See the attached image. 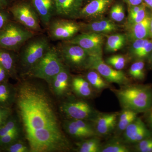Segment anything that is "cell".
<instances>
[{
	"label": "cell",
	"instance_id": "f1b7e54d",
	"mask_svg": "<svg viewBox=\"0 0 152 152\" xmlns=\"http://www.w3.org/2000/svg\"><path fill=\"white\" fill-rule=\"evenodd\" d=\"M130 148L123 141L111 140L102 146L101 152H129Z\"/></svg>",
	"mask_w": 152,
	"mask_h": 152
},
{
	"label": "cell",
	"instance_id": "4316f807",
	"mask_svg": "<svg viewBox=\"0 0 152 152\" xmlns=\"http://www.w3.org/2000/svg\"><path fill=\"white\" fill-rule=\"evenodd\" d=\"M86 79L94 89L101 91L110 88V85L97 71L91 70L86 75Z\"/></svg>",
	"mask_w": 152,
	"mask_h": 152
},
{
	"label": "cell",
	"instance_id": "cb8c5ba5",
	"mask_svg": "<svg viewBox=\"0 0 152 152\" xmlns=\"http://www.w3.org/2000/svg\"><path fill=\"white\" fill-rule=\"evenodd\" d=\"M75 150L79 152H101L102 145L98 136L81 140L76 143Z\"/></svg>",
	"mask_w": 152,
	"mask_h": 152
},
{
	"label": "cell",
	"instance_id": "681fc988",
	"mask_svg": "<svg viewBox=\"0 0 152 152\" xmlns=\"http://www.w3.org/2000/svg\"><path fill=\"white\" fill-rule=\"evenodd\" d=\"M12 1H13V0H12Z\"/></svg>",
	"mask_w": 152,
	"mask_h": 152
},
{
	"label": "cell",
	"instance_id": "e0dca14e",
	"mask_svg": "<svg viewBox=\"0 0 152 152\" xmlns=\"http://www.w3.org/2000/svg\"><path fill=\"white\" fill-rule=\"evenodd\" d=\"M114 0H91L80 12V18L99 19L103 16Z\"/></svg>",
	"mask_w": 152,
	"mask_h": 152
},
{
	"label": "cell",
	"instance_id": "7c38bea8",
	"mask_svg": "<svg viewBox=\"0 0 152 152\" xmlns=\"http://www.w3.org/2000/svg\"><path fill=\"white\" fill-rule=\"evenodd\" d=\"M62 126L68 135L76 140H81L99 136L92 123L87 120L68 119L63 122Z\"/></svg>",
	"mask_w": 152,
	"mask_h": 152
},
{
	"label": "cell",
	"instance_id": "9c48e42d",
	"mask_svg": "<svg viewBox=\"0 0 152 152\" xmlns=\"http://www.w3.org/2000/svg\"><path fill=\"white\" fill-rule=\"evenodd\" d=\"M60 110L69 119L92 121L98 114L88 103L82 100L69 99L60 105Z\"/></svg>",
	"mask_w": 152,
	"mask_h": 152
},
{
	"label": "cell",
	"instance_id": "9a60e30c",
	"mask_svg": "<svg viewBox=\"0 0 152 152\" xmlns=\"http://www.w3.org/2000/svg\"><path fill=\"white\" fill-rule=\"evenodd\" d=\"M85 0H56L55 15L65 19L79 18Z\"/></svg>",
	"mask_w": 152,
	"mask_h": 152
},
{
	"label": "cell",
	"instance_id": "ac0fdd59",
	"mask_svg": "<svg viewBox=\"0 0 152 152\" xmlns=\"http://www.w3.org/2000/svg\"><path fill=\"white\" fill-rule=\"evenodd\" d=\"M30 1L37 13L41 23L48 28L55 15L56 0H30Z\"/></svg>",
	"mask_w": 152,
	"mask_h": 152
},
{
	"label": "cell",
	"instance_id": "2e32d148",
	"mask_svg": "<svg viewBox=\"0 0 152 152\" xmlns=\"http://www.w3.org/2000/svg\"><path fill=\"white\" fill-rule=\"evenodd\" d=\"M118 115V113H98L91 122L99 136L107 135L115 129Z\"/></svg>",
	"mask_w": 152,
	"mask_h": 152
},
{
	"label": "cell",
	"instance_id": "ffe728a7",
	"mask_svg": "<svg viewBox=\"0 0 152 152\" xmlns=\"http://www.w3.org/2000/svg\"><path fill=\"white\" fill-rule=\"evenodd\" d=\"M151 14H149L143 20L127 27V39L131 42L141 39H150Z\"/></svg>",
	"mask_w": 152,
	"mask_h": 152
},
{
	"label": "cell",
	"instance_id": "836d02e7",
	"mask_svg": "<svg viewBox=\"0 0 152 152\" xmlns=\"http://www.w3.org/2000/svg\"><path fill=\"white\" fill-rule=\"evenodd\" d=\"M105 63L115 69L121 70L126 66L127 60L122 55H114L108 57L106 60Z\"/></svg>",
	"mask_w": 152,
	"mask_h": 152
},
{
	"label": "cell",
	"instance_id": "484cf974",
	"mask_svg": "<svg viewBox=\"0 0 152 152\" xmlns=\"http://www.w3.org/2000/svg\"><path fill=\"white\" fill-rule=\"evenodd\" d=\"M127 42L126 36L122 34L109 36L106 43L105 50L108 53H114L122 48Z\"/></svg>",
	"mask_w": 152,
	"mask_h": 152
},
{
	"label": "cell",
	"instance_id": "f35d334b",
	"mask_svg": "<svg viewBox=\"0 0 152 152\" xmlns=\"http://www.w3.org/2000/svg\"><path fill=\"white\" fill-rule=\"evenodd\" d=\"M12 18L11 13L7 8H0V30Z\"/></svg>",
	"mask_w": 152,
	"mask_h": 152
},
{
	"label": "cell",
	"instance_id": "bcb514c9",
	"mask_svg": "<svg viewBox=\"0 0 152 152\" xmlns=\"http://www.w3.org/2000/svg\"><path fill=\"white\" fill-rule=\"evenodd\" d=\"M150 39L152 40V11L151 14V30H150Z\"/></svg>",
	"mask_w": 152,
	"mask_h": 152
},
{
	"label": "cell",
	"instance_id": "d6a6232c",
	"mask_svg": "<svg viewBox=\"0 0 152 152\" xmlns=\"http://www.w3.org/2000/svg\"><path fill=\"white\" fill-rule=\"evenodd\" d=\"M110 15L112 20L117 22L122 21L125 17L124 5L121 3L115 4L110 10Z\"/></svg>",
	"mask_w": 152,
	"mask_h": 152
},
{
	"label": "cell",
	"instance_id": "d4e9b609",
	"mask_svg": "<svg viewBox=\"0 0 152 152\" xmlns=\"http://www.w3.org/2000/svg\"><path fill=\"white\" fill-rule=\"evenodd\" d=\"M137 113L127 109H123L119 113L118 118L116 132L118 134L123 133L128 126L137 117Z\"/></svg>",
	"mask_w": 152,
	"mask_h": 152
},
{
	"label": "cell",
	"instance_id": "7dc6e473",
	"mask_svg": "<svg viewBox=\"0 0 152 152\" xmlns=\"http://www.w3.org/2000/svg\"><path fill=\"white\" fill-rule=\"evenodd\" d=\"M148 57L149 63L152 67V52Z\"/></svg>",
	"mask_w": 152,
	"mask_h": 152
},
{
	"label": "cell",
	"instance_id": "e575fe53",
	"mask_svg": "<svg viewBox=\"0 0 152 152\" xmlns=\"http://www.w3.org/2000/svg\"><path fill=\"white\" fill-rule=\"evenodd\" d=\"M148 8V7L145 4L143 7L137 12L131 15H128L127 27L137 23L143 20L149 14L147 10Z\"/></svg>",
	"mask_w": 152,
	"mask_h": 152
},
{
	"label": "cell",
	"instance_id": "30bf717a",
	"mask_svg": "<svg viewBox=\"0 0 152 152\" xmlns=\"http://www.w3.org/2000/svg\"><path fill=\"white\" fill-rule=\"evenodd\" d=\"M48 28L50 38L64 42L73 38L81 30L80 23L65 18L52 19Z\"/></svg>",
	"mask_w": 152,
	"mask_h": 152
},
{
	"label": "cell",
	"instance_id": "3957f363",
	"mask_svg": "<svg viewBox=\"0 0 152 152\" xmlns=\"http://www.w3.org/2000/svg\"><path fill=\"white\" fill-rule=\"evenodd\" d=\"M51 47L48 38L43 34H36L29 39L18 52L19 74L22 77L27 75Z\"/></svg>",
	"mask_w": 152,
	"mask_h": 152
},
{
	"label": "cell",
	"instance_id": "8992f818",
	"mask_svg": "<svg viewBox=\"0 0 152 152\" xmlns=\"http://www.w3.org/2000/svg\"><path fill=\"white\" fill-rule=\"evenodd\" d=\"M8 10L14 20L33 32H40V20L30 1L18 2L10 7Z\"/></svg>",
	"mask_w": 152,
	"mask_h": 152
},
{
	"label": "cell",
	"instance_id": "ba28073f",
	"mask_svg": "<svg viewBox=\"0 0 152 152\" xmlns=\"http://www.w3.org/2000/svg\"><path fill=\"white\" fill-rule=\"evenodd\" d=\"M86 69L94 70L109 83L119 85L129 84L130 80L122 70H118L106 64L102 56L90 55Z\"/></svg>",
	"mask_w": 152,
	"mask_h": 152
},
{
	"label": "cell",
	"instance_id": "d6986e66",
	"mask_svg": "<svg viewBox=\"0 0 152 152\" xmlns=\"http://www.w3.org/2000/svg\"><path fill=\"white\" fill-rule=\"evenodd\" d=\"M83 33L93 32L98 34H112L118 30L119 27L112 20L108 19H99L88 23H80Z\"/></svg>",
	"mask_w": 152,
	"mask_h": 152
},
{
	"label": "cell",
	"instance_id": "c3c4849f",
	"mask_svg": "<svg viewBox=\"0 0 152 152\" xmlns=\"http://www.w3.org/2000/svg\"><path fill=\"white\" fill-rule=\"evenodd\" d=\"M0 152H1V151H0Z\"/></svg>",
	"mask_w": 152,
	"mask_h": 152
},
{
	"label": "cell",
	"instance_id": "6da1fadb",
	"mask_svg": "<svg viewBox=\"0 0 152 152\" xmlns=\"http://www.w3.org/2000/svg\"><path fill=\"white\" fill-rule=\"evenodd\" d=\"M16 114L31 152H66L72 148L50 94L39 83L19 79Z\"/></svg>",
	"mask_w": 152,
	"mask_h": 152
},
{
	"label": "cell",
	"instance_id": "d590c367",
	"mask_svg": "<svg viewBox=\"0 0 152 152\" xmlns=\"http://www.w3.org/2000/svg\"><path fill=\"white\" fill-rule=\"evenodd\" d=\"M135 151L139 152H152V136L134 144Z\"/></svg>",
	"mask_w": 152,
	"mask_h": 152
},
{
	"label": "cell",
	"instance_id": "74e56055",
	"mask_svg": "<svg viewBox=\"0 0 152 152\" xmlns=\"http://www.w3.org/2000/svg\"><path fill=\"white\" fill-rule=\"evenodd\" d=\"M150 39H141L132 42V45L129 48V53L131 56L139 51Z\"/></svg>",
	"mask_w": 152,
	"mask_h": 152
},
{
	"label": "cell",
	"instance_id": "4fadbf2b",
	"mask_svg": "<svg viewBox=\"0 0 152 152\" xmlns=\"http://www.w3.org/2000/svg\"><path fill=\"white\" fill-rule=\"evenodd\" d=\"M123 140L126 144H136L152 136L140 118L137 117L123 132Z\"/></svg>",
	"mask_w": 152,
	"mask_h": 152
},
{
	"label": "cell",
	"instance_id": "83f0119b",
	"mask_svg": "<svg viewBox=\"0 0 152 152\" xmlns=\"http://www.w3.org/2000/svg\"><path fill=\"white\" fill-rule=\"evenodd\" d=\"M23 135L20 125L0 138V151H3L10 145L23 137Z\"/></svg>",
	"mask_w": 152,
	"mask_h": 152
},
{
	"label": "cell",
	"instance_id": "7bdbcfd3",
	"mask_svg": "<svg viewBox=\"0 0 152 152\" xmlns=\"http://www.w3.org/2000/svg\"><path fill=\"white\" fill-rule=\"evenodd\" d=\"M128 6H135L141 4L143 3V0H122Z\"/></svg>",
	"mask_w": 152,
	"mask_h": 152
},
{
	"label": "cell",
	"instance_id": "603a6c76",
	"mask_svg": "<svg viewBox=\"0 0 152 152\" xmlns=\"http://www.w3.org/2000/svg\"><path fill=\"white\" fill-rule=\"evenodd\" d=\"M71 88L77 96L83 99H88L93 95V88L86 79L81 76L72 78Z\"/></svg>",
	"mask_w": 152,
	"mask_h": 152
},
{
	"label": "cell",
	"instance_id": "ee69618b",
	"mask_svg": "<svg viewBox=\"0 0 152 152\" xmlns=\"http://www.w3.org/2000/svg\"><path fill=\"white\" fill-rule=\"evenodd\" d=\"M12 0H0V8H7L9 7Z\"/></svg>",
	"mask_w": 152,
	"mask_h": 152
},
{
	"label": "cell",
	"instance_id": "7402d4cb",
	"mask_svg": "<svg viewBox=\"0 0 152 152\" xmlns=\"http://www.w3.org/2000/svg\"><path fill=\"white\" fill-rule=\"evenodd\" d=\"M16 96V86L9 81L0 84V107L12 108L15 102Z\"/></svg>",
	"mask_w": 152,
	"mask_h": 152
},
{
	"label": "cell",
	"instance_id": "277c9868",
	"mask_svg": "<svg viewBox=\"0 0 152 152\" xmlns=\"http://www.w3.org/2000/svg\"><path fill=\"white\" fill-rule=\"evenodd\" d=\"M65 66L57 48L51 46L27 76L44 80L48 84Z\"/></svg>",
	"mask_w": 152,
	"mask_h": 152
},
{
	"label": "cell",
	"instance_id": "b9f144b4",
	"mask_svg": "<svg viewBox=\"0 0 152 152\" xmlns=\"http://www.w3.org/2000/svg\"><path fill=\"white\" fill-rule=\"evenodd\" d=\"M145 113V120L152 134V107Z\"/></svg>",
	"mask_w": 152,
	"mask_h": 152
},
{
	"label": "cell",
	"instance_id": "44dd1931",
	"mask_svg": "<svg viewBox=\"0 0 152 152\" xmlns=\"http://www.w3.org/2000/svg\"><path fill=\"white\" fill-rule=\"evenodd\" d=\"M17 52L0 48V66L8 72L11 78L19 80Z\"/></svg>",
	"mask_w": 152,
	"mask_h": 152
},
{
	"label": "cell",
	"instance_id": "8fae6325",
	"mask_svg": "<svg viewBox=\"0 0 152 152\" xmlns=\"http://www.w3.org/2000/svg\"><path fill=\"white\" fill-rule=\"evenodd\" d=\"M104 41V34L93 32H84L77 35L71 39L65 42L80 46L85 49L91 56H102Z\"/></svg>",
	"mask_w": 152,
	"mask_h": 152
},
{
	"label": "cell",
	"instance_id": "f546056e",
	"mask_svg": "<svg viewBox=\"0 0 152 152\" xmlns=\"http://www.w3.org/2000/svg\"><path fill=\"white\" fill-rule=\"evenodd\" d=\"M145 66L143 60H137L131 65L129 71V75L134 80H142L145 76Z\"/></svg>",
	"mask_w": 152,
	"mask_h": 152
},
{
	"label": "cell",
	"instance_id": "1f68e13d",
	"mask_svg": "<svg viewBox=\"0 0 152 152\" xmlns=\"http://www.w3.org/2000/svg\"><path fill=\"white\" fill-rule=\"evenodd\" d=\"M3 151L7 152H31L27 142L23 137L10 145Z\"/></svg>",
	"mask_w": 152,
	"mask_h": 152
},
{
	"label": "cell",
	"instance_id": "f6af8a7d",
	"mask_svg": "<svg viewBox=\"0 0 152 152\" xmlns=\"http://www.w3.org/2000/svg\"><path fill=\"white\" fill-rule=\"evenodd\" d=\"M143 3L152 11V0H143Z\"/></svg>",
	"mask_w": 152,
	"mask_h": 152
},
{
	"label": "cell",
	"instance_id": "5b68a950",
	"mask_svg": "<svg viewBox=\"0 0 152 152\" xmlns=\"http://www.w3.org/2000/svg\"><path fill=\"white\" fill-rule=\"evenodd\" d=\"M36 34L11 20L0 30V48L18 53L25 43Z\"/></svg>",
	"mask_w": 152,
	"mask_h": 152
},
{
	"label": "cell",
	"instance_id": "60d3db41",
	"mask_svg": "<svg viewBox=\"0 0 152 152\" xmlns=\"http://www.w3.org/2000/svg\"><path fill=\"white\" fill-rule=\"evenodd\" d=\"M10 77V74L4 68L0 66V84L4 82L9 81Z\"/></svg>",
	"mask_w": 152,
	"mask_h": 152
},
{
	"label": "cell",
	"instance_id": "7a4b0ae2",
	"mask_svg": "<svg viewBox=\"0 0 152 152\" xmlns=\"http://www.w3.org/2000/svg\"><path fill=\"white\" fill-rule=\"evenodd\" d=\"M113 91L123 109L145 113L152 107V89L149 86L129 84Z\"/></svg>",
	"mask_w": 152,
	"mask_h": 152
},
{
	"label": "cell",
	"instance_id": "8d00e7d4",
	"mask_svg": "<svg viewBox=\"0 0 152 152\" xmlns=\"http://www.w3.org/2000/svg\"><path fill=\"white\" fill-rule=\"evenodd\" d=\"M152 52V40L150 39L139 51L137 52L132 57L136 61L143 60L149 56Z\"/></svg>",
	"mask_w": 152,
	"mask_h": 152
},
{
	"label": "cell",
	"instance_id": "52a82bcc",
	"mask_svg": "<svg viewBox=\"0 0 152 152\" xmlns=\"http://www.w3.org/2000/svg\"><path fill=\"white\" fill-rule=\"evenodd\" d=\"M57 48L66 66L74 69H86L90 55L85 49L65 42Z\"/></svg>",
	"mask_w": 152,
	"mask_h": 152
},
{
	"label": "cell",
	"instance_id": "4dcf8cb0",
	"mask_svg": "<svg viewBox=\"0 0 152 152\" xmlns=\"http://www.w3.org/2000/svg\"><path fill=\"white\" fill-rule=\"evenodd\" d=\"M20 125L17 114L15 115L13 114L2 126L0 128V138L14 130Z\"/></svg>",
	"mask_w": 152,
	"mask_h": 152
},
{
	"label": "cell",
	"instance_id": "5bb4252c",
	"mask_svg": "<svg viewBox=\"0 0 152 152\" xmlns=\"http://www.w3.org/2000/svg\"><path fill=\"white\" fill-rule=\"evenodd\" d=\"M72 77L69 68L66 66L55 76L50 83L52 91L58 98H63L69 94L71 88Z\"/></svg>",
	"mask_w": 152,
	"mask_h": 152
},
{
	"label": "cell",
	"instance_id": "ab89813d",
	"mask_svg": "<svg viewBox=\"0 0 152 152\" xmlns=\"http://www.w3.org/2000/svg\"><path fill=\"white\" fill-rule=\"evenodd\" d=\"M13 114L12 108L0 107V128Z\"/></svg>",
	"mask_w": 152,
	"mask_h": 152
}]
</instances>
